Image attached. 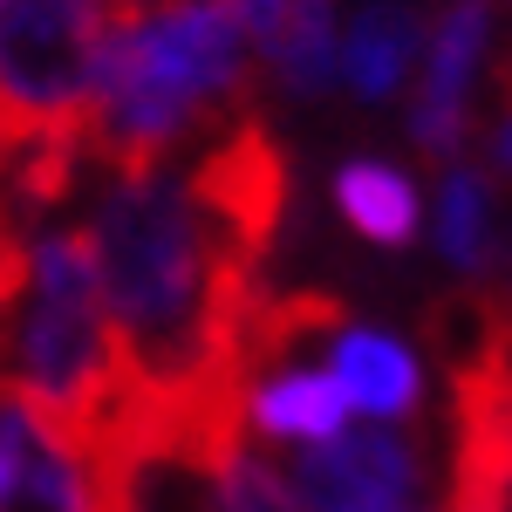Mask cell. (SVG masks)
Instances as JSON below:
<instances>
[{"label":"cell","instance_id":"obj_19","mask_svg":"<svg viewBox=\"0 0 512 512\" xmlns=\"http://www.w3.org/2000/svg\"><path fill=\"white\" fill-rule=\"evenodd\" d=\"M0 328H7V321H0Z\"/></svg>","mask_w":512,"mask_h":512},{"label":"cell","instance_id":"obj_5","mask_svg":"<svg viewBox=\"0 0 512 512\" xmlns=\"http://www.w3.org/2000/svg\"><path fill=\"white\" fill-rule=\"evenodd\" d=\"M0 512H103L89 451H76L7 376H0Z\"/></svg>","mask_w":512,"mask_h":512},{"label":"cell","instance_id":"obj_13","mask_svg":"<svg viewBox=\"0 0 512 512\" xmlns=\"http://www.w3.org/2000/svg\"><path fill=\"white\" fill-rule=\"evenodd\" d=\"M219 512H308V506H301V492L260 451L239 444L233 458H226V472H219Z\"/></svg>","mask_w":512,"mask_h":512},{"label":"cell","instance_id":"obj_15","mask_svg":"<svg viewBox=\"0 0 512 512\" xmlns=\"http://www.w3.org/2000/svg\"><path fill=\"white\" fill-rule=\"evenodd\" d=\"M239 7H246V28L274 48V35L287 28V7H294V0H239Z\"/></svg>","mask_w":512,"mask_h":512},{"label":"cell","instance_id":"obj_3","mask_svg":"<svg viewBox=\"0 0 512 512\" xmlns=\"http://www.w3.org/2000/svg\"><path fill=\"white\" fill-rule=\"evenodd\" d=\"M117 0H0V178L55 137H89Z\"/></svg>","mask_w":512,"mask_h":512},{"label":"cell","instance_id":"obj_17","mask_svg":"<svg viewBox=\"0 0 512 512\" xmlns=\"http://www.w3.org/2000/svg\"><path fill=\"white\" fill-rule=\"evenodd\" d=\"M117 7H123V14H137V7H151V0H117Z\"/></svg>","mask_w":512,"mask_h":512},{"label":"cell","instance_id":"obj_11","mask_svg":"<svg viewBox=\"0 0 512 512\" xmlns=\"http://www.w3.org/2000/svg\"><path fill=\"white\" fill-rule=\"evenodd\" d=\"M274 62L280 82L294 96H321L335 69H342V48H335V0H294L287 7V28L274 35Z\"/></svg>","mask_w":512,"mask_h":512},{"label":"cell","instance_id":"obj_14","mask_svg":"<svg viewBox=\"0 0 512 512\" xmlns=\"http://www.w3.org/2000/svg\"><path fill=\"white\" fill-rule=\"evenodd\" d=\"M28 287V246L14 239V226H7V212H0V321H7V308H14V294Z\"/></svg>","mask_w":512,"mask_h":512},{"label":"cell","instance_id":"obj_18","mask_svg":"<svg viewBox=\"0 0 512 512\" xmlns=\"http://www.w3.org/2000/svg\"><path fill=\"white\" fill-rule=\"evenodd\" d=\"M417 512H431V506H417Z\"/></svg>","mask_w":512,"mask_h":512},{"label":"cell","instance_id":"obj_9","mask_svg":"<svg viewBox=\"0 0 512 512\" xmlns=\"http://www.w3.org/2000/svg\"><path fill=\"white\" fill-rule=\"evenodd\" d=\"M417 41H424V28H417V14H410L403 0L362 7L349 41H342V76H349V89L362 96V103L396 96L403 76H410V62H417Z\"/></svg>","mask_w":512,"mask_h":512},{"label":"cell","instance_id":"obj_2","mask_svg":"<svg viewBox=\"0 0 512 512\" xmlns=\"http://www.w3.org/2000/svg\"><path fill=\"white\" fill-rule=\"evenodd\" d=\"M0 376L35 403L76 451H96L123 403V349L89 233H35L28 246V308L0 328Z\"/></svg>","mask_w":512,"mask_h":512},{"label":"cell","instance_id":"obj_10","mask_svg":"<svg viewBox=\"0 0 512 512\" xmlns=\"http://www.w3.org/2000/svg\"><path fill=\"white\" fill-rule=\"evenodd\" d=\"M335 205L362 239L376 246H410L417 233V185L383 158H349L342 178H335Z\"/></svg>","mask_w":512,"mask_h":512},{"label":"cell","instance_id":"obj_16","mask_svg":"<svg viewBox=\"0 0 512 512\" xmlns=\"http://www.w3.org/2000/svg\"><path fill=\"white\" fill-rule=\"evenodd\" d=\"M499 164L512 171V110H506V123H499Z\"/></svg>","mask_w":512,"mask_h":512},{"label":"cell","instance_id":"obj_7","mask_svg":"<svg viewBox=\"0 0 512 512\" xmlns=\"http://www.w3.org/2000/svg\"><path fill=\"white\" fill-rule=\"evenodd\" d=\"M349 390L335 383V369H274L253 403H246V417H253V431L267 437H294V444H328V437H342L349 424Z\"/></svg>","mask_w":512,"mask_h":512},{"label":"cell","instance_id":"obj_12","mask_svg":"<svg viewBox=\"0 0 512 512\" xmlns=\"http://www.w3.org/2000/svg\"><path fill=\"white\" fill-rule=\"evenodd\" d=\"M437 246L458 274H485L492 260V192L478 171H451L437 192Z\"/></svg>","mask_w":512,"mask_h":512},{"label":"cell","instance_id":"obj_1","mask_svg":"<svg viewBox=\"0 0 512 512\" xmlns=\"http://www.w3.org/2000/svg\"><path fill=\"white\" fill-rule=\"evenodd\" d=\"M239 82H246L239 0H178L158 14H123L89 117V151L110 171H151L212 103L239 96Z\"/></svg>","mask_w":512,"mask_h":512},{"label":"cell","instance_id":"obj_8","mask_svg":"<svg viewBox=\"0 0 512 512\" xmlns=\"http://www.w3.org/2000/svg\"><path fill=\"white\" fill-rule=\"evenodd\" d=\"M335 383L376 424L383 417H410L417 410V355L396 335H383V328H342L335 335Z\"/></svg>","mask_w":512,"mask_h":512},{"label":"cell","instance_id":"obj_4","mask_svg":"<svg viewBox=\"0 0 512 512\" xmlns=\"http://www.w3.org/2000/svg\"><path fill=\"white\" fill-rule=\"evenodd\" d=\"M294 492L308 512H417L424 506V458L396 431H342L308 444L294 465Z\"/></svg>","mask_w":512,"mask_h":512},{"label":"cell","instance_id":"obj_6","mask_svg":"<svg viewBox=\"0 0 512 512\" xmlns=\"http://www.w3.org/2000/svg\"><path fill=\"white\" fill-rule=\"evenodd\" d=\"M485 41H492V14L485 0H458L431 35V62H424V89H417V110H410V130L431 158H451L458 137H465V96H472V76L485 62Z\"/></svg>","mask_w":512,"mask_h":512}]
</instances>
